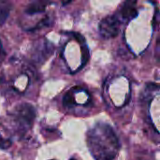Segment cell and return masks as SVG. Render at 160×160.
Here are the masks:
<instances>
[{
	"label": "cell",
	"mask_w": 160,
	"mask_h": 160,
	"mask_svg": "<svg viewBox=\"0 0 160 160\" xmlns=\"http://www.w3.org/2000/svg\"><path fill=\"white\" fill-rule=\"evenodd\" d=\"M88 146L96 160H113L119 148L114 131L106 124H98L90 130Z\"/></svg>",
	"instance_id": "obj_1"
},
{
	"label": "cell",
	"mask_w": 160,
	"mask_h": 160,
	"mask_svg": "<svg viewBox=\"0 0 160 160\" xmlns=\"http://www.w3.org/2000/svg\"><path fill=\"white\" fill-rule=\"evenodd\" d=\"M120 20L116 15L105 17L99 23V33L104 38H115L119 33Z\"/></svg>",
	"instance_id": "obj_2"
},
{
	"label": "cell",
	"mask_w": 160,
	"mask_h": 160,
	"mask_svg": "<svg viewBox=\"0 0 160 160\" xmlns=\"http://www.w3.org/2000/svg\"><path fill=\"white\" fill-rule=\"evenodd\" d=\"M14 116H15V120L20 125L25 128L31 127L36 116L35 109L30 104H22L16 108Z\"/></svg>",
	"instance_id": "obj_3"
},
{
	"label": "cell",
	"mask_w": 160,
	"mask_h": 160,
	"mask_svg": "<svg viewBox=\"0 0 160 160\" xmlns=\"http://www.w3.org/2000/svg\"><path fill=\"white\" fill-rule=\"evenodd\" d=\"M138 0H126L121 9V16L124 20L129 21L135 18L138 14L136 9V3Z\"/></svg>",
	"instance_id": "obj_4"
},
{
	"label": "cell",
	"mask_w": 160,
	"mask_h": 160,
	"mask_svg": "<svg viewBox=\"0 0 160 160\" xmlns=\"http://www.w3.org/2000/svg\"><path fill=\"white\" fill-rule=\"evenodd\" d=\"M48 5H49V2L47 0H36V1L30 3L26 7L25 13L28 15H34V14L41 13L46 9Z\"/></svg>",
	"instance_id": "obj_5"
},
{
	"label": "cell",
	"mask_w": 160,
	"mask_h": 160,
	"mask_svg": "<svg viewBox=\"0 0 160 160\" xmlns=\"http://www.w3.org/2000/svg\"><path fill=\"white\" fill-rule=\"evenodd\" d=\"M10 11V3L8 0H0V25H2Z\"/></svg>",
	"instance_id": "obj_6"
},
{
	"label": "cell",
	"mask_w": 160,
	"mask_h": 160,
	"mask_svg": "<svg viewBox=\"0 0 160 160\" xmlns=\"http://www.w3.org/2000/svg\"><path fill=\"white\" fill-rule=\"evenodd\" d=\"M11 144V142L8 140L4 139L1 135H0V149H6L8 147H9Z\"/></svg>",
	"instance_id": "obj_7"
},
{
	"label": "cell",
	"mask_w": 160,
	"mask_h": 160,
	"mask_svg": "<svg viewBox=\"0 0 160 160\" xmlns=\"http://www.w3.org/2000/svg\"><path fill=\"white\" fill-rule=\"evenodd\" d=\"M5 57V51L3 49V46H2V43L0 41V62H2V60L4 59Z\"/></svg>",
	"instance_id": "obj_8"
},
{
	"label": "cell",
	"mask_w": 160,
	"mask_h": 160,
	"mask_svg": "<svg viewBox=\"0 0 160 160\" xmlns=\"http://www.w3.org/2000/svg\"><path fill=\"white\" fill-rule=\"evenodd\" d=\"M69 2H71V0H63V4H64V5H67V4H68Z\"/></svg>",
	"instance_id": "obj_9"
},
{
	"label": "cell",
	"mask_w": 160,
	"mask_h": 160,
	"mask_svg": "<svg viewBox=\"0 0 160 160\" xmlns=\"http://www.w3.org/2000/svg\"><path fill=\"white\" fill-rule=\"evenodd\" d=\"M69 160H76V159H74V158H71V159H69Z\"/></svg>",
	"instance_id": "obj_10"
},
{
	"label": "cell",
	"mask_w": 160,
	"mask_h": 160,
	"mask_svg": "<svg viewBox=\"0 0 160 160\" xmlns=\"http://www.w3.org/2000/svg\"><path fill=\"white\" fill-rule=\"evenodd\" d=\"M51 160H54V159H51Z\"/></svg>",
	"instance_id": "obj_11"
}]
</instances>
